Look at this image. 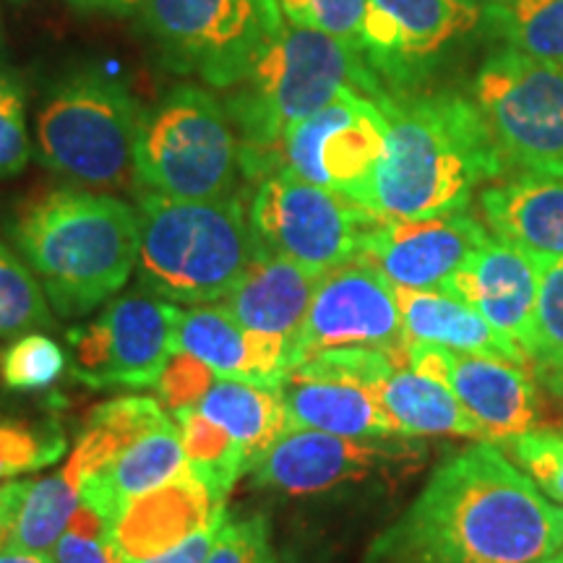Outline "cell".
Returning <instances> with one entry per match:
<instances>
[{
	"instance_id": "obj_1",
	"label": "cell",
	"mask_w": 563,
	"mask_h": 563,
	"mask_svg": "<svg viewBox=\"0 0 563 563\" xmlns=\"http://www.w3.org/2000/svg\"><path fill=\"white\" fill-rule=\"evenodd\" d=\"M561 548L563 506L481 441L433 470L363 563H543Z\"/></svg>"
},
{
	"instance_id": "obj_2",
	"label": "cell",
	"mask_w": 563,
	"mask_h": 563,
	"mask_svg": "<svg viewBox=\"0 0 563 563\" xmlns=\"http://www.w3.org/2000/svg\"><path fill=\"white\" fill-rule=\"evenodd\" d=\"M386 152L373 180V211L389 220H428L470 207L506 162L473 97L456 91L386 95Z\"/></svg>"
},
{
	"instance_id": "obj_3",
	"label": "cell",
	"mask_w": 563,
	"mask_h": 563,
	"mask_svg": "<svg viewBox=\"0 0 563 563\" xmlns=\"http://www.w3.org/2000/svg\"><path fill=\"white\" fill-rule=\"evenodd\" d=\"M13 243L60 316L115 295L139 262V214L91 188H51L21 203Z\"/></svg>"
},
{
	"instance_id": "obj_4",
	"label": "cell",
	"mask_w": 563,
	"mask_h": 563,
	"mask_svg": "<svg viewBox=\"0 0 563 563\" xmlns=\"http://www.w3.org/2000/svg\"><path fill=\"white\" fill-rule=\"evenodd\" d=\"M344 89L363 91L376 102L389 95L361 51L327 32L285 21L224 100L241 139L245 178L262 180L277 170V152L287 133Z\"/></svg>"
},
{
	"instance_id": "obj_5",
	"label": "cell",
	"mask_w": 563,
	"mask_h": 563,
	"mask_svg": "<svg viewBox=\"0 0 563 563\" xmlns=\"http://www.w3.org/2000/svg\"><path fill=\"white\" fill-rule=\"evenodd\" d=\"M136 214L139 279L167 300L186 306L222 300L256 253L238 194L173 199L144 191Z\"/></svg>"
},
{
	"instance_id": "obj_6",
	"label": "cell",
	"mask_w": 563,
	"mask_h": 563,
	"mask_svg": "<svg viewBox=\"0 0 563 563\" xmlns=\"http://www.w3.org/2000/svg\"><path fill=\"white\" fill-rule=\"evenodd\" d=\"M144 110L123 84L76 74L37 112V157L91 191H131Z\"/></svg>"
},
{
	"instance_id": "obj_7",
	"label": "cell",
	"mask_w": 563,
	"mask_h": 563,
	"mask_svg": "<svg viewBox=\"0 0 563 563\" xmlns=\"http://www.w3.org/2000/svg\"><path fill=\"white\" fill-rule=\"evenodd\" d=\"M241 139L220 100L199 87H175L139 125L136 175L144 191L173 199L235 194Z\"/></svg>"
},
{
	"instance_id": "obj_8",
	"label": "cell",
	"mask_w": 563,
	"mask_h": 563,
	"mask_svg": "<svg viewBox=\"0 0 563 563\" xmlns=\"http://www.w3.org/2000/svg\"><path fill=\"white\" fill-rule=\"evenodd\" d=\"M384 217L347 196L285 170L258 180L249 207L253 249L329 272L357 262L365 238Z\"/></svg>"
},
{
	"instance_id": "obj_9",
	"label": "cell",
	"mask_w": 563,
	"mask_h": 563,
	"mask_svg": "<svg viewBox=\"0 0 563 563\" xmlns=\"http://www.w3.org/2000/svg\"><path fill=\"white\" fill-rule=\"evenodd\" d=\"M144 24L180 74L230 89L285 26L277 0H146Z\"/></svg>"
},
{
	"instance_id": "obj_10",
	"label": "cell",
	"mask_w": 563,
	"mask_h": 563,
	"mask_svg": "<svg viewBox=\"0 0 563 563\" xmlns=\"http://www.w3.org/2000/svg\"><path fill=\"white\" fill-rule=\"evenodd\" d=\"M506 170L563 175V66L501 47L473 84Z\"/></svg>"
},
{
	"instance_id": "obj_11",
	"label": "cell",
	"mask_w": 563,
	"mask_h": 563,
	"mask_svg": "<svg viewBox=\"0 0 563 563\" xmlns=\"http://www.w3.org/2000/svg\"><path fill=\"white\" fill-rule=\"evenodd\" d=\"M386 131L382 104L363 91L344 89L287 133L277 165L373 209V180L386 152Z\"/></svg>"
},
{
	"instance_id": "obj_12",
	"label": "cell",
	"mask_w": 563,
	"mask_h": 563,
	"mask_svg": "<svg viewBox=\"0 0 563 563\" xmlns=\"http://www.w3.org/2000/svg\"><path fill=\"white\" fill-rule=\"evenodd\" d=\"M483 21L477 0H365L361 53L386 91L410 95Z\"/></svg>"
},
{
	"instance_id": "obj_13",
	"label": "cell",
	"mask_w": 563,
	"mask_h": 563,
	"mask_svg": "<svg viewBox=\"0 0 563 563\" xmlns=\"http://www.w3.org/2000/svg\"><path fill=\"white\" fill-rule=\"evenodd\" d=\"M180 311L133 292L115 298L97 321L68 332L74 378L91 389H144L159 382L178 352Z\"/></svg>"
},
{
	"instance_id": "obj_14",
	"label": "cell",
	"mask_w": 563,
	"mask_h": 563,
	"mask_svg": "<svg viewBox=\"0 0 563 563\" xmlns=\"http://www.w3.org/2000/svg\"><path fill=\"white\" fill-rule=\"evenodd\" d=\"M422 460L426 446L415 435L350 439L311 428H290L253 464L251 477L256 488L316 496L347 483L418 467Z\"/></svg>"
},
{
	"instance_id": "obj_15",
	"label": "cell",
	"mask_w": 563,
	"mask_h": 563,
	"mask_svg": "<svg viewBox=\"0 0 563 563\" xmlns=\"http://www.w3.org/2000/svg\"><path fill=\"white\" fill-rule=\"evenodd\" d=\"M407 344L397 287L376 266L350 262L323 272L292 347V368L334 347L382 350L407 363Z\"/></svg>"
},
{
	"instance_id": "obj_16",
	"label": "cell",
	"mask_w": 563,
	"mask_h": 563,
	"mask_svg": "<svg viewBox=\"0 0 563 563\" xmlns=\"http://www.w3.org/2000/svg\"><path fill=\"white\" fill-rule=\"evenodd\" d=\"M407 365L446 384L483 428L485 441L496 443L538 426L540 399L527 365L428 342L407 344Z\"/></svg>"
},
{
	"instance_id": "obj_17",
	"label": "cell",
	"mask_w": 563,
	"mask_h": 563,
	"mask_svg": "<svg viewBox=\"0 0 563 563\" xmlns=\"http://www.w3.org/2000/svg\"><path fill=\"white\" fill-rule=\"evenodd\" d=\"M488 238V228L467 209L428 220L384 217L365 238L357 262L376 266L397 287L439 290Z\"/></svg>"
},
{
	"instance_id": "obj_18",
	"label": "cell",
	"mask_w": 563,
	"mask_h": 563,
	"mask_svg": "<svg viewBox=\"0 0 563 563\" xmlns=\"http://www.w3.org/2000/svg\"><path fill=\"white\" fill-rule=\"evenodd\" d=\"M439 290L473 306L493 329L517 342L534 361L538 266L530 253L490 235Z\"/></svg>"
},
{
	"instance_id": "obj_19",
	"label": "cell",
	"mask_w": 563,
	"mask_h": 563,
	"mask_svg": "<svg viewBox=\"0 0 563 563\" xmlns=\"http://www.w3.org/2000/svg\"><path fill=\"white\" fill-rule=\"evenodd\" d=\"M222 501L186 470L159 488L141 493L110 525V543L123 563L150 561L180 545L224 514Z\"/></svg>"
},
{
	"instance_id": "obj_20",
	"label": "cell",
	"mask_w": 563,
	"mask_h": 563,
	"mask_svg": "<svg viewBox=\"0 0 563 563\" xmlns=\"http://www.w3.org/2000/svg\"><path fill=\"white\" fill-rule=\"evenodd\" d=\"M279 397L290 428H311L350 439L402 435L376 389L313 363L295 365L279 386Z\"/></svg>"
},
{
	"instance_id": "obj_21",
	"label": "cell",
	"mask_w": 563,
	"mask_h": 563,
	"mask_svg": "<svg viewBox=\"0 0 563 563\" xmlns=\"http://www.w3.org/2000/svg\"><path fill=\"white\" fill-rule=\"evenodd\" d=\"M178 347L207 363L217 376L238 378L264 389H279L292 368L290 344L245 329L235 316L217 306L180 311Z\"/></svg>"
},
{
	"instance_id": "obj_22",
	"label": "cell",
	"mask_w": 563,
	"mask_h": 563,
	"mask_svg": "<svg viewBox=\"0 0 563 563\" xmlns=\"http://www.w3.org/2000/svg\"><path fill=\"white\" fill-rule=\"evenodd\" d=\"M321 277V272L308 269L292 258L253 253L249 269L220 306L245 329L277 336L290 344L292 352Z\"/></svg>"
},
{
	"instance_id": "obj_23",
	"label": "cell",
	"mask_w": 563,
	"mask_h": 563,
	"mask_svg": "<svg viewBox=\"0 0 563 563\" xmlns=\"http://www.w3.org/2000/svg\"><path fill=\"white\" fill-rule=\"evenodd\" d=\"M488 230L532 256L563 258V175H530L496 183L481 194Z\"/></svg>"
},
{
	"instance_id": "obj_24",
	"label": "cell",
	"mask_w": 563,
	"mask_h": 563,
	"mask_svg": "<svg viewBox=\"0 0 563 563\" xmlns=\"http://www.w3.org/2000/svg\"><path fill=\"white\" fill-rule=\"evenodd\" d=\"M397 298L410 342L441 344L449 350L501 357L532 368L530 355L517 342L493 329L473 306L460 298L441 290H410V287H397Z\"/></svg>"
},
{
	"instance_id": "obj_25",
	"label": "cell",
	"mask_w": 563,
	"mask_h": 563,
	"mask_svg": "<svg viewBox=\"0 0 563 563\" xmlns=\"http://www.w3.org/2000/svg\"><path fill=\"white\" fill-rule=\"evenodd\" d=\"M186 470V449H183L178 422L157 428L133 443L129 452L110 462L108 467L81 477V504L95 509L104 522H115L123 506L141 493L159 488Z\"/></svg>"
},
{
	"instance_id": "obj_26",
	"label": "cell",
	"mask_w": 563,
	"mask_h": 563,
	"mask_svg": "<svg viewBox=\"0 0 563 563\" xmlns=\"http://www.w3.org/2000/svg\"><path fill=\"white\" fill-rule=\"evenodd\" d=\"M79 506V485L66 470L34 483L5 481L0 485V548L51 551Z\"/></svg>"
},
{
	"instance_id": "obj_27",
	"label": "cell",
	"mask_w": 563,
	"mask_h": 563,
	"mask_svg": "<svg viewBox=\"0 0 563 563\" xmlns=\"http://www.w3.org/2000/svg\"><path fill=\"white\" fill-rule=\"evenodd\" d=\"M378 399L402 435H462L485 441L483 428L446 384L397 365L378 386Z\"/></svg>"
},
{
	"instance_id": "obj_28",
	"label": "cell",
	"mask_w": 563,
	"mask_h": 563,
	"mask_svg": "<svg viewBox=\"0 0 563 563\" xmlns=\"http://www.w3.org/2000/svg\"><path fill=\"white\" fill-rule=\"evenodd\" d=\"M170 412L162 407L157 399L150 397H118L110 399L89 412L84 431L76 439L74 454H70L66 475L76 485L97 470L108 467L118 456L129 452L133 443L144 435L157 431V428L170 426Z\"/></svg>"
},
{
	"instance_id": "obj_29",
	"label": "cell",
	"mask_w": 563,
	"mask_h": 563,
	"mask_svg": "<svg viewBox=\"0 0 563 563\" xmlns=\"http://www.w3.org/2000/svg\"><path fill=\"white\" fill-rule=\"evenodd\" d=\"M196 410L241 443L245 449V460H249V473L253 464L262 460L266 449L282 433L290 431V420H287L279 389H264V386L228 376L214 378V384L203 394Z\"/></svg>"
},
{
	"instance_id": "obj_30",
	"label": "cell",
	"mask_w": 563,
	"mask_h": 563,
	"mask_svg": "<svg viewBox=\"0 0 563 563\" xmlns=\"http://www.w3.org/2000/svg\"><path fill=\"white\" fill-rule=\"evenodd\" d=\"M178 422L188 470L211 490L217 501L224 504L238 477L249 473L245 449L224 428L191 407L170 415Z\"/></svg>"
},
{
	"instance_id": "obj_31",
	"label": "cell",
	"mask_w": 563,
	"mask_h": 563,
	"mask_svg": "<svg viewBox=\"0 0 563 563\" xmlns=\"http://www.w3.org/2000/svg\"><path fill=\"white\" fill-rule=\"evenodd\" d=\"M485 21L514 51L563 66V0H504L485 5Z\"/></svg>"
},
{
	"instance_id": "obj_32",
	"label": "cell",
	"mask_w": 563,
	"mask_h": 563,
	"mask_svg": "<svg viewBox=\"0 0 563 563\" xmlns=\"http://www.w3.org/2000/svg\"><path fill=\"white\" fill-rule=\"evenodd\" d=\"M53 323L47 295L30 264L0 245V340L47 329Z\"/></svg>"
},
{
	"instance_id": "obj_33",
	"label": "cell",
	"mask_w": 563,
	"mask_h": 563,
	"mask_svg": "<svg viewBox=\"0 0 563 563\" xmlns=\"http://www.w3.org/2000/svg\"><path fill=\"white\" fill-rule=\"evenodd\" d=\"M66 439L55 422L0 418V483L58 462Z\"/></svg>"
},
{
	"instance_id": "obj_34",
	"label": "cell",
	"mask_w": 563,
	"mask_h": 563,
	"mask_svg": "<svg viewBox=\"0 0 563 563\" xmlns=\"http://www.w3.org/2000/svg\"><path fill=\"white\" fill-rule=\"evenodd\" d=\"M66 371V355L51 336L26 332L0 355V378L13 391L47 389Z\"/></svg>"
},
{
	"instance_id": "obj_35",
	"label": "cell",
	"mask_w": 563,
	"mask_h": 563,
	"mask_svg": "<svg viewBox=\"0 0 563 563\" xmlns=\"http://www.w3.org/2000/svg\"><path fill=\"white\" fill-rule=\"evenodd\" d=\"M548 498L563 506V431H527L496 441Z\"/></svg>"
},
{
	"instance_id": "obj_36",
	"label": "cell",
	"mask_w": 563,
	"mask_h": 563,
	"mask_svg": "<svg viewBox=\"0 0 563 563\" xmlns=\"http://www.w3.org/2000/svg\"><path fill=\"white\" fill-rule=\"evenodd\" d=\"M32 157L26 129V91L11 70L0 66V180L24 173Z\"/></svg>"
},
{
	"instance_id": "obj_37",
	"label": "cell",
	"mask_w": 563,
	"mask_h": 563,
	"mask_svg": "<svg viewBox=\"0 0 563 563\" xmlns=\"http://www.w3.org/2000/svg\"><path fill=\"white\" fill-rule=\"evenodd\" d=\"M532 258L538 266V352L532 365H540L563 357V258Z\"/></svg>"
},
{
	"instance_id": "obj_38",
	"label": "cell",
	"mask_w": 563,
	"mask_h": 563,
	"mask_svg": "<svg viewBox=\"0 0 563 563\" xmlns=\"http://www.w3.org/2000/svg\"><path fill=\"white\" fill-rule=\"evenodd\" d=\"M290 24L311 26L361 51L365 0H277Z\"/></svg>"
},
{
	"instance_id": "obj_39",
	"label": "cell",
	"mask_w": 563,
	"mask_h": 563,
	"mask_svg": "<svg viewBox=\"0 0 563 563\" xmlns=\"http://www.w3.org/2000/svg\"><path fill=\"white\" fill-rule=\"evenodd\" d=\"M207 563H279L264 514L232 519L228 514Z\"/></svg>"
},
{
	"instance_id": "obj_40",
	"label": "cell",
	"mask_w": 563,
	"mask_h": 563,
	"mask_svg": "<svg viewBox=\"0 0 563 563\" xmlns=\"http://www.w3.org/2000/svg\"><path fill=\"white\" fill-rule=\"evenodd\" d=\"M55 563H123L110 543V525L87 504L70 519L55 543Z\"/></svg>"
},
{
	"instance_id": "obj_41",
	"label": "cell",
	"mask_w": 563,
	"mask_h": 563,
	"mask_svg": "<svg viewBox=\"0 0 563 563\" xmlns=\"http://www.w3.org/2000/svg\"><path fill=\"white\" fill-rule=\"evenodd\" d=\"M217 373L209 368L207 363H201L199 357L188 355V352L178 350L167 363V368L162 371L157 386L159 405L167 412L175 415L180 410H191L203 399V394L209 391V386L214 384Z\"/></svg>"
},
{
	"instance_id": "obj_42",
	"label": "cell",
	"mask_w": 563,
	"mask_h": 563,
	"mask_svg": "<svg viewBox=\"0 0 563 563\" xmlns=\"http://www.w3.org/2000/svg\"><path fill=\"white\" fill-rule=\"evenodd\" d=\"M224 519H228V511L220 514L214 522L203 527L196 534H191L188 540H183L180 545H175L173 551L154 555L150 561H141V563H207L211 548L217 543V534H220Z\"/></svg>"
},
{
	"instance_id": "obj_43",
	"label": "cell",
	"mask_w": 563,
	"mask_h": 563,
	"mask_svg": "<svg viewBox=\"0 0 563 563\" xmlns=\"http://www.w3.org/2000/svg\"><path fill=\"white\" fill-rule=\"evenodd\" d=\"M534 382H540L548 391H553L555 397H563V357L553 363H540L532 365Z\"/></svg>"
},
{
	"instance_id": "obj_44",
	"label": "cell",
	"mask_w": 563,
	"mask_h": 563,
	"mask_svg": "<svg viewBox=\"0 0 563 563\" xmlns=\"http://www.w3.org/2000/svg\"><path fill=\"white\" fill-rule=\"evenodd\" d=\"M76 9L84 11H110V13H131L141 9L146 0H70Z\"/></svg>"
},
{
	"instance_id": "obj_45",
	"label": "cell",
	"mask_w": 563,
	"mask_h": 563,
	"mask_svg": "<svg viewBox=\"0 0 563 563\" xmlns=\"http://www.w3.org/2000/svg\"><path fill=\"white\" fill-rule=\"evenodd\" d=\"M0 563H55L47 551H16V548H0Z\"/></svg>"
},
{
	"instance_id": "obj_46",
	"label": "cell",
	"mask_w": 563,
	"mask_h": 563,
	"mask_svg": "<svg viewBox=\"0 0 563 563\" xmlns=\"http://www.w3.org/2000/svg\"><path fill=\"white\" fill-rule=\"evenodd\" d=\"M5 55V32H3V16H0V66H3Z\"/></svg>"
},
{
	"instance_id": "obj_47",
	"label": "cell",
	"mask_w": 563,
	"mask_h": 563,
	"mask_svg": "<svg viewBox=\"0 0 563 563\" xmlns=\"http://www.w3.org/2000/svg\"><path fill=\"white\" fill-rule=\"evenodd\" d=\"M543 563H563V548H561V551H559V553H553V555H551V559H548V561H543Z\"/></svg>"
},
{
	"instance_id": "obj_48",
	"label": "cell",
	"mask_w": 563,
	"mask_h": 563,
	"mask_svg": "<svg viewBox=\"0 0 563 563\" xmlns=\"http://www.w3.org/2000/svg\"><path fill=\"white\" fill-rule=\"evenodd\" d=\"M477 3H483V5H493V3H504V0H477Z\"/></svg>"
},
{
	"instance_id": "obj_49",
	"label": "cell",
	"mask_w": 563,
	"mask_h": 563,
	"mask_svg": "<svg viewBox=\"0 0 563 563\" xmlns=\"http://www.w3.org/2000/svg\"><path fill=\"white\" fill-rule=\"evenodd\" d=\"M13 3H21V0H13Z\"/></svg>"
}]
</instances>
